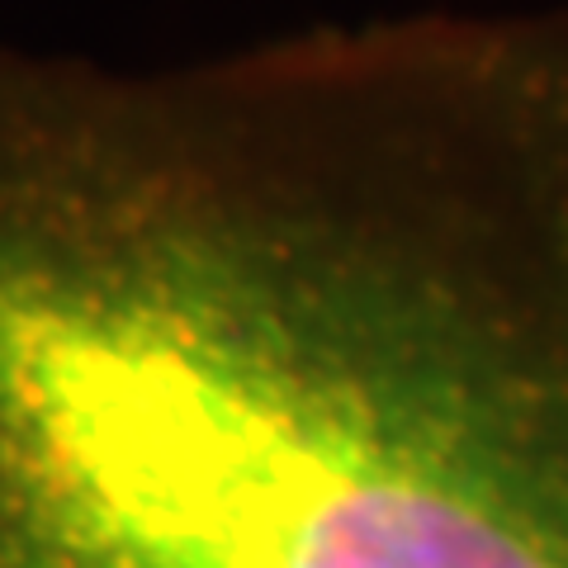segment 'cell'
<instances>
[{
  "label": "cell",
  "instance_id": "1",
  "mask_svg": "<svg viewBox=\"0 0 568 568\" xmlns=\"http://www.w3.org/2000/svg\"><path fill=\"white\" fill-rule=\"evenodd\" d=\"M0 568H568V6L0 43Z\"/></svg>",
  "mask_w": 568,
  "mask_h": 568
}]
</instances>
